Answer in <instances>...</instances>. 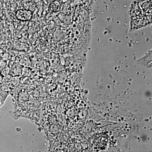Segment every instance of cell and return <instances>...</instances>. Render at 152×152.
I'll use <instances>...</instances> for the list:
<instances>
[{
  "label": "cell",
  "instance_id": "obj_1",
  "mask_svg": "<svg viewBox=\"0 0 152 152\" xmlns=\"http://www.w3.org/2000/svg\"><path fill=\"white\" fill-rule=\"evenodd\" d=\"M140 14L147 26L151 23L152 0H136L130 7L131 29L137 30Z\"/></svg>",
  "mask_w": 152,
  "mask_h": 152
},
{
  "label": "cell",
  "instance_id": "obj_2",
  "mask_svg": "<svg viewBox=\"0 0 152 152\" xmlns=\"http://www.w3.org/2000/svg\"><path fill=\"white\" fill-rule=\"evenodd\" d=\"M16 16L20 20L28 21L31 18L32 13L29 11L20 10L17 12Z\"/></svg>",
  "mask_w": 152,
  "mask_h": 152
}]
</instances>
